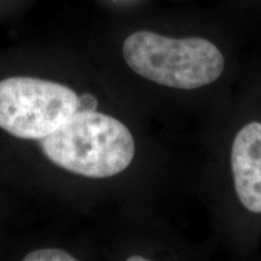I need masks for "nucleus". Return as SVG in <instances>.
<instances>
[{
    "mask_svg": "<svg viewBox=\"0 0 261 261\" xmlns=\"http://www.w3.org/2000/svg\"><path fill=\"white\" fill-rule=\"evenodd\" d=\"M47 159L65 171L102 179L125 171L135 158V139L117 119L96 110H77L40 140Z\"/></svg>",
    "mask_w": 261,
    "mask_h": 261,
    "instance_id": "nucleus-1",
    "label": "nucleus"
},
{
    "mask_svg": "<svg viewBox=\"0 0 261 261\" xmlns=\"http://www.w3.org/2000/svg\"><path fill=\"white\" fill-rule=\"evenodd\" d=\"M123 58L144 79L177 90H196L217 81L225 60L213 42L203 38H169L148 31L130 34Z\"/></svg>",
    "mask_w": 261,
    "mask_h": 261,
    "instance_id": "nucleus-2",
    "label": "nucleus"
},
{
    "mask_svg": "<svg viewBox=\"0 0 261 261\" xmlns=\"http://www.w3.org/2000/svg\"><path fill=\"white\" fill-rule=\"evenodd\" d=\"M79 110V97L64 85L35 77L0 81V127L21 139L41 140Z\"/></svg>",
    "mask_w": 261,
    "mask_h": 261,
    "instance_id": "nucleus-3",
    "label": "nucleus"
},
{
    "mask_svg": "<svg viewBox=\"0 0 261 261\" xmlns=\"http://www.w3.org/2000/svg\"><path fill=\"white\" fill-rule=\"evenodd\" d=\"M231 169L238 200L248 211L261 213V122L238 130L231 148Z\"/></svg>",
    "mask_w": 261,
    "mask_h": 261,
    "instance_id": "nucleus-4",
    "label": "nucleus"
},
{
    "mask_svg": "<svg viewBox=\"0 0 261 261\" xmlns=\"http://www.w3.org/2000/svg\"><path fill=\"white\" fill-rule=\"evenodd\" d=\"M24 261H75L76 259L71 254L58 249V248H44L27 254Z\"/></svg>",
    "mask_w": 261,
    "mask_h": 261,
    "instance_id": "nucleus-5",
    "label": "nucleus"
},
{
    "mask_svg": "<svg viewBox=\"0 0 261 261\" xmlns=\"http://www.w3.org/2000/svg\"><path fill=\"white\" fill-rule=\"evenodd\" d=\"M128 261H146L148 259H146V257H144V256H139V255H136V256H130V257H128V259H127Z\"/></svg>",
    "mask_w": 261,
    "mask_h": 261,
    "instance_id": "nucleus-6",
    "label": "nucleus"
}]
</instances>
